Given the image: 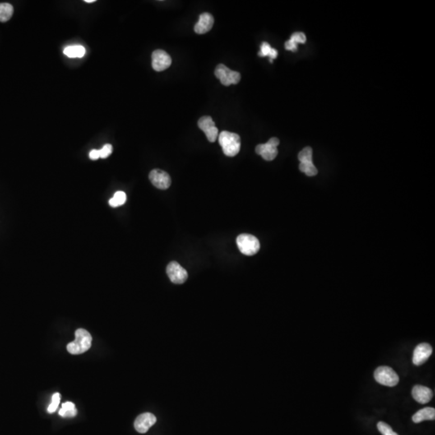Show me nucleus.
Masks as SVG:
<instances>
[{
  "label": "nucleus",
  "mask_w": 435,
  "mask_h": 435,
  "mask_svg": "<svg viewBox=\"0 0 435 435\" xmlns=\"http://www.w3.org/2000/svg\"><path fill=\"white\" fill-rule=\"evenodd\" d=\"M219 142L223 153L230 158L237 156L240 151V136L238 134L228 131H222L219 134Z\"/></svg>",
  "instance_id": "nucleus-1"
},
{
  "label": "nucleus",
  "mask_w": 435,
  "mask_h": 435,
  "mask_svg": "<svg viewBox=\"0 0 435 435\" xmlns=\"http://www.w3.org/2000/svg\"><path fill=\"white\" fill-rule=\"evenodd\" d=\"M75 341L67 345V351L72 355L82 354L91 347L92 337L85 329H78L75 332Z\"/></svg>",
  "instance_id": "nucleus-2"
},
{
  "label": "nucleus",
  "mask_w": 435,
  "mask_h": 435,
  "mask_svg": "<svg viewBox=\"0 0 435 435\" xmlns=\"http://www.w3.org/2000/svg\"><path fill=\"white\" fill-rule=\"evenodd\" d=\"M237 243L238 250L245 256H254L260 250V241L252 235H239L237 238Z\"/></svg>",
  "instance_id": "nucleus-3"
},
{
  "label": "nucleus",
  "mask_w": 435,
  "mask_h": 435,
  "mask_svg": "<svg viewBox=\"0 0 435 435\" xmlns=\"http://www.w3.org/2000/svg\"><path fill=\"white\" fill-rule=\"evenodd\" d=\"M374 377L379 384L388 387H394L399 383V376L396 372L388 366L377 367L374 372Z\"/></svg>",
  "instance_id": "nucleus-4"
},
{
  "label": "nucleus",
  "mask_w": 435,
  "mask_h": 435,
  "mask_svg": "<svg viewBox=\"0 0 435 435\" xmlns=\"http://www.w3.org/2000/svg\"><path fill=\"white\" fill-rule=\"evenodd\" d=\"M214 75L216 78L220 79L221 83L225 86H229L232 84H238L241 79L239 73L230 70L223 64H219V66H217Z\"/></svg>",
  "instance_id": "nucleus-5"
},
{
  "label": "nucleus",
  "mask_w": 435,
  "mask_h": 435,
  "mask_svg": "<svg viewBox=\"0 0 435 435\" xmlns=\"http://www.w3.org/2000/svg\"><path fill=\"white\" fill-rule=\"evenodd\" d=\"M280 141L277 138H271L266 144L256 146V153L261 156L265 160L270 161L277 158L278 154L277 146Z\"/></svg>",
  "instance_id": "nucleus-6"
},
{
  "label": "nucleus",
  "mask_w": 435,
  "mask_h": 435,
  "mask_svg": "<svg viewBox=\"0 0 435 435\" xmlns=\"http://www.w3.org/2000/svg\"><path fill=\"white\" fill-rule=\"evenodd\" d=\"M166 272L168 278L174 284H183L188 278L187 271L176 261H172L168 264Z\"/></svg>",
  "instance_id": "nucleus-7"
},
{
  "label": "nucleus",
  "mask_w": 435,
  "mask_h": 435,
  "mask_svg": "<svg viewBox=\"0 0 435 435\" xmlns=\"http://www.w3.org/2000/svg\"><path fill=\"white\" fill-rule=\"evenodd\" d=\"M172 64L170 56L161 49H158L152 54V66L153 70L158 72L167 70Z\"/></svg>",
  "instance_id": "nucleus-8"
},
{
  "label": "nucleus",
  "mask_w": 435,
  "mask_h": 435,
  "mask_svg": "<svg viewBox=\"0 0 435 435\" xmlns=\"http://www.w3.org/2000/svg\"><path fill=\"white\" fill-rule=\"evenodd\" d=\"M149 180L153 186L160 190H167L171 185V177L166 172L153 169L149 173Z\"/></svg>",
  "instance_id": "nucleus-9"
},
{
  "label": "nucleus",
  "mask_w": 435,
  "mask_h": 435,
  "mask_svg": "<svg viewBox=\"0 0 435 435\" xmlns=\"http://www.w3.org/2000/svg\"><path fill=\"white\" fill-rule=\"evenodd\" d=\"M433 349L430 344H421L416 347L413 352V363L414 365L420 366L427 362L431 357Z\"/></svg>",
  "instance_id": "nucleus-10"
},
{
  "label": "nucleus",
  "mask_w": 435,
  "mask_h": 435,
  "mask_svg": "<svg viewBox=\"0 0 435 435\" xmlns=\"http://www.w3.org/2000/svg\"><path fill=\"white\" fill-rule=\"evenodd\" d=\"M156 422H157V418L153 413H142L140 416H138L134 423V427L139 433L145 434L148 432L149 429L151 428Z\"/></svg>",
  "instance_id": "nucleus-11"
},
{
  "label": "nucleus",
  "mask_w": 435,
  "mask_h": 435,
  "mask_svg": "<svg viewBox=\"0 0 435 435\" xmlns=\"http://www.w3.org/2000/svg\"><path fill=\"white\" fill-rule=\"evenodd\" d=\"M412 396L418 403L427 404L430 402L433 397V392L426 386L415 385L412 390Z\"/></svg>",
  "instance_id": "nucleus-12"
},
{
  "label": "nucleus",
  "mask_w": 435,
  "mask_h": 435,
  "mask_svg": "<svg viewBox=\"0 0 435 435\" xmlns=\"http://www.w3.org/2000/svg\"><path fill=\"white\" fill-rule=\"evenodd\" d=\"M214 17L210 13L205 12L201 14L199 17L198 22L195 24V33L198 34H205L212 29L214 25Z\"/></svg>",
  "instance_id": "nucleus-13"
},
{
  "label": "nucleus",
  "mask_w": 435,
  "mask_h": 435,
  "mask_svg": "<svg viewBox=\"0 0 435 435\" xmlns=\"http://www.w3.org/2000/svg\"><path fill=\"white\" fill-rule=\"evenodd\" d=\"M435 419V409L431 407H427L421 409L413 416L412 420L414 423H419L423 421H432Z\"/></svg>",
  "instance_id": "nucleus-14"
},
{
  "label": "nucleus",
  "mask_w": 435,
  "mask_h": 435,
  "mask_svg": "<svg viewBox=\"0 0 435 435\" xmlns=\"http://www.w3.org/2000/svg\"><path fill=\"white\" fill-rule=\"evenodd\" d=\"M14 8L12 5L7 2L0 3V22L5 23L8 21L13 15Z\"/></svg>",
  "instance_id": "nucleus-15"
},
{
  "label": "nucleus",
  "mask_w": 435,
  "mask_h": 435,
  "mask_svg": "<svg viewBox=\"0 0 435 435\" xmlns=\"http://www.w3.org/2000/svg\"><path fill=\"white\" fill-rule=\"evenodd\" d=\"M64 53L70 58H75V57L80 58V57H84L85 49L83 46L81 45L68 46L64 49Z\"/></svg>",
  "instance_id": "nucleus-16"
},
{
  "label": "nucleus",
  "mask_w": 435,
  "mask_h": 435,
  "mask_svg": "<svg viewBox=\"0 0 435 435\" xmlns=\"http://www.w3.org/2000/svg\"><path fill=\"white\" fill-rule=\"evenodd\" d=\"M78 410L75 404L72 402H66L62 404V407L60 409L59 415L63 418H74L77 415Z\"/></svg>",
  "instance_id": "nucleus-17"
},
{
  "label": "nucleus",
  "mask_w": 435,
  "mask_h": 435,
  "mask_svg": "<svg viewBox=\"0 0 435 435\" xmlns=\"http://www.w3.org/2000/svg\"><path fill=\"white\" fill-rule=\"evenodd\" d=\"M127 201V195L123 191H117L114 196L109 200V205L112 207L122 206Z\"/></svg>",
  "instance_id": "nucleus-18"
},
{
  "label": "nucleus",
  "mask_w": 435,
  "mask_h": 435,
  "mask_svg": "<svg viewBox=\"0 0 435 435\" xmlns=\"http://www.w3.org/2000/svg\"><path fill=\"white\" fill-rule=\"evenodd\" d=\"M198 125L199 128L203 131L204 133L208 130L215 127V123L210 116H203V117L200 118L198 122Z\"/></svg>",
  "instance_id": "nucleus-19"
},
{
  "label": "nucleus",
  "mask_w": 435,
  "mask_h": 435,
  "mask_svg": "<svg viewBox=\"0 0 435 435\" xmlns=\"http://www.w3.org/2000/svg\"><path fill=\"white\" fill-rule=\"evenodd\" d=\"M299 169L302 173H306V175L310 177L317 175V169L315 166L313 162L309 163H301L299 165Z\"/></svg>",
  "instance_id": "nucleus-20"
},
{
  "label": "nucleus",
  "mask_w": 435,
  "mask_h": 435,
  "mask_svg": "<svg viewBox=\"0 0 435 435\" xmlns=\"http://www.w3.org/2000/svg\"><path fill=\"white\" fill-rule=\"evenodd\" d=\"M298 159L301 163H309L313 162V150L310 147H306L302 149L298 154Z\"/></svg>",
  "instance_id": "nucleus-21"
},
{
  "label": "nucleus",
  "mask_w": 435,
  "mask_h": 435,
  "mask_svg": "<svg viewBox=\"0 0 435 435\" xmlns=\"http://www.w3.org/2000/svg\"><path fill=\"white\" fill-rule=\"evenodd\" d=\"M377 428L378 431L382 434L383 435H398L396 432L393 431L390 425H388L385 422H380L377 424Z\"/></svg>",
  "instance_id": "nucleus-22"
},
{
  "label": "nucleus",
  "mask_w": 435,
  "mask_h": 435,
  "mask_svg": "<svg viewBox=\"0 0 435 435\" xmlns=\"http://www.w3.org/2000/svg\"><path fill=\"white\" fill-rule=\"evenodd\" d=\"M60 400H61V395H60V394L56 393V394H53V396H52V402H51L50 405H49L48 408V413H53L57 410L60 404Z\"/></svg>",
  "instance_id": "nucleus-23"
},
{
  "label": "nucleus",
  "mask_w": 435,
  "mask_h": 435,
  "mask_svg": "<svg viewBox=\"0 0 435 435\" xmlns=\"http://www.w3.org/2000/svg\"><path fill=\"white\" fill-rule=\"evenodd\" d=\"M205 134H206V137H207L208 140L210 142H214L217 140L218 136H219V130L215 126V127H212L211 129L206 131Z\"/></svg>",
  "instance_id": "nucleus-24"
},
{
  "label": "nucleus",
  "mask_w": 435,
  "mask_h": 435,
  "mask_svg": "<svg viewBox=\"0 0 435 435\" xmlns=\"http://www.w3.org/2000/svg\"><path fill=\"white\" fill-rule=\"evenodd\" d=\"M271 46L267 42H263L260 46V51L259 52L260 57H269V53L271 52Z\"/></svg>",
  "instance_id": "nucleus-25"
},
{
  "label": "nucleus",
  "mask_w": 435,
  "mask_h": 435,
  "mask_svg": "<svg viewBox=\"0 0 435 435\" xmlns=\"http://www.w3.org/2000/svg\"><path fill=\"white\" fill-rule=\"evenodd\" d=\"M291 40H293V41H295L297 44H304L306 41V37L304 33H295L291 36Z\"/></svg>",
  "instance_id": "nucleus-26"
},
{
  "label": "nucleus",
  "mask_w": 435,
  "mask_h": 435,
  "mask_svg": "<svg viewBox=\"0 0 435 435\" xmlns=\"http://www.w3.org/2000/svg\"><path fill=\"white\" fill-rule=\"evenodd\" d=\"M112 151H113V148H112V145L107 144V145H104L103 149L100 150V158L103 159L108 158L112 154Z\"/></svg>",
  "instance_id": "nucleus-27"
},
{
  "label": "nucleus",
  "mask_w": 435,
  "mask_h": 435,
  "mask_svg": "<svg viewBox=\"0 0 435 435\" xmlns=\"http://www.w3.org/2000/svg\"><path fill=\"white\" fill-rule=\"evenodd\" d=\"M284 46H285L287 50L295 52L298 49V44L295 41H293V40L289 39V40H287Z\"/></svg>",
  "instance_id": "nucleus-28"
},
{
  "label": "nucleus",
  "mask_w": 435,
  "mask_h": 435,
  "mask_svg": "<svg viewBox=\"0 0 435 435\" xmlns=\"http://www.w3.org/2000/svg\"><path fill=\"white\" fill-rule=\"evenodd\" d=\"M89 156H90V158L91 160H98L99 158H100V150L93 149V150L90 151Z\"/></svg>",
  "instance_id": "nucleus-29"
},
{
  "label": "nucleus",
  "mask_w": 435,
  "mask_h": 435,
  "mask_svg": "<svg viewBox=\"0 0 435 435\" xmlns=\"http://www.w3.org/2000/svg\"><path fill=\"white\" fill-rule=\"evenodd\" d=\"M269 57L272 62V60L275 59L277 57V51L276 50L275 48H272L271 52L269 53Z\"/></svg>",
  "instance_id": "nucleus-30"
},
{
  "label": "nucleus",
  "mask_w": 435,
  "mask_h": 435,
  "mask_svg": "<svg viewBox=\"0 0 435 435\" xmlns=\"http://www.w3.org/2000/svg\"><path fill=\"white\" fill-rule=\"evenodd\" d=\"M85 2L87 3H92V2H95V0H85Z\"/></svg>",
  "instance_id": "nucleus-31"
}]
</instances>
